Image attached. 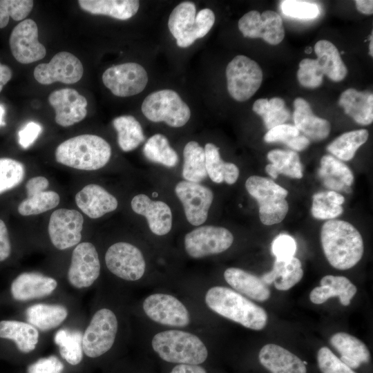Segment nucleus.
I'll use <instances>...</instances> for the list:
<instances>
[{"mask_svg":"<svg viewBox=\"0 0 373 373\" xmlns=\"http://www.w3.org/2000/svg\"><path fill=\"white\" fill-rule=\"evenodd\" d=\"M321 240L325 256L334 268L345 270L353 267L361 259L364 245L358 231L350 223L329 220L321 231Z\"/></svg>","mask_w":373,"mask_h":373,"instance_id":"nucleus-1","label":"nucleus"},{"mask_svg":"<svg viewBox=\"0 0 373 373\" xmlns=\"http://www.w3.org/2000/svg\"><path fill=\"white\" fill-rule=\"evenodd\" d=\"M204 300L214 312L247 328L261 330L267 325L266 311L230 288L213 287L207 291Z\"/></svg>","mask_w":373,"mask_h":373,"instance_id":"nucleus-2","label":"nucleus"},{"mask_svg":"<svg viewBox=\"0 0 373 373\" xmlns=\"http://www.w3.org/2000/svg\"><path fill=\"white\" fill-rule=\"evenodd\" d=\"M56 161L73 169L95 171L104 167L111 155L110 144L102 137L80 135L61 142L55 150Z\"/></svg>","mask_w":373,"mask_h":373,"instance_id":"nucleus-3","label":"nucleus"},{"mask_svg":"<svg viewBox=\"0 0 373 373\" xmlns=\"http://www.w3.org/2000/svg\"><path fill=\"white\" fill-rule=\"evenodd\" d=\"M151 345L161 359L172 363L200 365L208 356L207 348L198 336L178 329L157 333Z\"/></svg>","mask_w":373,"mask_h":373,"instance_id":"nucleus-4","label":"nucleus"},{"mask_svg":"<svg viewBox=\"0 0 373 373\" xmlns=\"http://www.w3.org/2000/svg\"><path fill=\"white\" fill-rule=\"evenodd\" d=\"M247 192L255 198L259 207V218L265 225L280 222L286 216L289 206L287 191L267 178L250 176L245 182Z\"/></svg>","mask_w":373,"mask_h":373,"instance_id":"nucleus-5","label":"nucleus"},{"mask_svg":"<svg viewBox=\"0 0 373 373\" xmlns=\"http://www.w3.org/2000/svg\"><path fill=\"white\" fill-rule=\"evenodd\" d=\"M142 112L150 121L164 122L171 127L185 125L191 117L188 105L174 90L164 89L149 94L142 104Z\"/></svg>","mask_w":373,"mask_h":373,"instance_id":"nucleus-6","label":"nucleus"},{"mask_svg":"<svg viewBox=\"0 0 373 373\" xmlns=\"http://www.w3.org/2000/svg\"><path fill=\"white\" fill-rule=\"evenodd\" d=\"M227 89L232 98L245 102L260 88L262 71L258 63L245 55L236 56L226 68Z\"/></svg>","mask_w":373,"mask_h":373,"instance_id":"nucleus-7","label":"nucleus"},{"mask_svg":"<svg viewBox=\"0 0 373 373\" xmlns=\"http://www.w3.org/2000/svg\"><path fill=\"white\" fill-rule=\"evenodd\" d=\"M118 329L115 313L102 308L93 315L82 336V349L88 357L97 358L113 345Z\"/></svg>","mask_w":373,"mask_h":373,"instance_id":"nucleus-8","label":"nucleus"},{"mask_svg":"<svg viewBox=\"0 0 373 373\" xmlns=\"http://www.w3.org/2000/svg\"><path fill=\"white\" fill-rule=\"evenodd\" d=\"M233 242V234L227 229L202 226L185 236L184 247L189 256L200 258L220 254L228 249Z\"/></svg>","mask_w":373,"mask_h":373,"instance_id":"nucleus-9","label":"nucleus"},{"mask_svg":"<svg viewBox=\"0 0 373 373\" xmlns=\"http://www.w3.org/2000/svg\"><path fill=\"white\" fill-rule=\"evenodd\" d=\"M102 82L117 97H130L141 93L148 83V75L140 64L133 62L113 66L102 75Z\"/></svg>","mask_w":373,"mask_h":373,"instance_id":"nucleus-10","label":"nucleus"},{"mask_svg":"<svg viewBox=\"0 0 373 373\" xmlns=\"http://www.w3.org/2000/svg\"><path fill=\"white\" fill-rule=\"evenodd\" d=\"M105 262L112 274L125 280H137L145 272L146 262L141 251L128 242H119L109 247Z\"/></svg>","mask_w":373,"mask_h":373,"instance_id":"nucleus-11","label":"nucleus"},{"mask_svg":"<svg viewBox=\"0 0 373 373\" xmlns=\"http://www.w3.org/2000/svg\"><path fill=\"white\" fill-rule=\"evenodd\" d=\"M142 307L150 319L160 325L184 327L191 321L189 312L185 305L170 294H151L144 300Z\"/></svg>","mask_w":373,"mask_h":373,"instance_id":"nucleus-12","label":"nucleus"},{"mask_svg":"<svg viewBox=\"0 0 373 373\" xmlns=\"http://www.w3.org/2000/svg\"><path fill=\"white\" fill-rule=\"evenodd\" d=\"M238 25L245 37L262 38L271 45L280 44L285 37L282 18L273 10L249 11L239 19Z\"/></svg>","mask_w":373,"mask_h":373,"instance_id":"nucleus-13","label":"nucleus"},{"mask_svg":"<svg viewBox=\"0 0 373 373\" xmlns=\"http://www.w3.org/2000/svg\"><path fill=\"white\" fill-rule=\"evenodd\" d=\"M84 67L80 60L70 52L55 54L48 64H40L34 70V77L41 84L49 85L56 82L72 84L81 79Z\"/></svg>","mask_w":373,"mask_h":373,"instance_id":"nucleus-14","label":"nucleus"},{"mask_svg":"<svg viewBox=\"0 0 373 373\" xmlns=\"http://www.w3.org/2000/svg\"><path fill=\"white\" fill-rule=\"evenodd\" d=\"M84 217L75 209H59L50 215L48 231L52 245L59 250L77 245L82 239Z\"/></svg>","mask_w":373,"mask_h":373,"instance_id":"nucleus-15","label":"nucleus"},{"mask_svg":"<svg viewBox=\"0 0 373 373\" xmlns=\"http://www.w3.org/2000/svg\"><path fill=\"white\" fill-rule=\"evenodd\" d=\"M100 274V262L95 247L90 242L79 243L74 249L68 271V280L75 288L88 287Z\"/></svg>","mask_w":373,"mask_h":373,"instance_id":"nucleus-16","label":"nucleus"},{"mask_svg":"<svg viewBox=\"0 0 373 373\" xmlns=\"http://www.w3.org/2000/svg\"><path fill=\"white\" fill-rule=\"evenodd\" d=\"M9 44L13 57L21 64H30L43 59L45 46L38 40V28L31 19H24L12 30Z\"/></svg>","mask_w":373,"mask_h":373,"instance_id":"nucleus-17","label":"nucleus"},{"mask_svg":"<svg viewBox=\"0 0 373 373\" xmlns=\"http://www.w3.org/2000/svg\"><path fill=\"white\" fill-rule=\"evenodd\" d=\"M175 192L183 205L188 222L195 226L203 224L213 199L211 190L199 183L185 180L176 184Z\"/></svg>","mask_w":373,"mask_h":373,"instance_id":"nucleus-18","label":"nucleus"},{"mask_svg":"<svg viewBox=\"0 0 373 373\" xmlns=\"http://www.w3.org/2000/svg\"><path fill=\"white\" fill-rule=\"evenodd\" d=\"M48 102L55 111L57 124L68 127L82 121L87 114V100L73 88H62L52 92Z\"/></svg>","mask_w":373,"mask_h":373,"instance_id":"nucleus-19","label":"nucleus"},{"mask_svg":"<svg viewBox=\"0 0 373 373\" xmlns=\"http://www.w3.org/2000/svg\"><path fill=\"white\" fill-rule=\"evenodd\" d=\"M133 211L144 216L151 231L155 235L168 233L172 227V213L170 207L164 202L153 201L144 194L133 197L131 202Z\"/></svg>","mask_w":373,"mask_h":373,"instance_id":"nucleus-20","label":"nucleus"},{"mask_svg":"<svg viewBox=\"0 0 373 373\" xmlns=\"http://www.w3.org/2000/svg\"><path fill=\"white\" fill-rule=\"evenodd\" d=\"M57 286L52 278L38 272H24L14 279L10 291L16 300L27 301L51 294Z\"/></svg>","mask_w":373,"mask_h":373,"instance_id":"nucleus-21","label":"nucleus"},{"mask_svg":"<svg viewBox=\"0 0 373 373\" xmlns=\"http://www.w3.org/2000/svg\"><path fill=\"white\" fill-rule=\"evenodd\" d=\"M75 200L80 210L93 219L115 211L118 205L115 196L95 184L85 186L75 195Z\"/></svg>","mask_w":373,"mask_h":373,"instance_id":"nucleus-22","label":"nucleus"},{"mask_svg":"<svg viewBox=\"0 0 373 373\" xmlns=\"http://www.w3.org/2000/svg\"><path fill=\"white\" fill-rule=\"evenodd\" d=\"M258 359L271 373H307L306 366L299 357L276 344L264 345Z\"/></svg>","mask_w":373,"mask_h":373,"instance_id":"nucleus-23","label":"nucleus"},{"mask_svg":"<svg viewBox=\"0 0 373 373\" xmlns=\"http://www.w3.org/2000/svg\"><path fill=\"white\" fill-rule=\"evenodd\" d=\"M195 15V6L190 1L180 3L170 14L168 27L179 47H189L196 40L193 35Z\"/></svg>","mask_w":373,"mask_h":373,"instance_id":"nucleus-24","label":"nucleus"},{"mask_svg":"<svg viewBox=\"0 0 373 373\" xmlns=\"http://www.w3.org/2000/svg\"><path fill=\"white\" fill-rule=\"evenodd\" d=\"M320 284L309 294L310 300L317 305L338 296L342 305L348 306L357 291L356 287L345 276L327 275L322 278Z\"/></svg>","mask_w":373,"mask_h":373,"instance_id":"nucleus-25","label":"nucleus"},{"mask_svg":"<svg viewBox=\"0 0 373 373\" xmlns=\"http://www.w3.org/2000/svg\"><path fill=\"white\" fill-rule=\"evenodd\" d=\"M294 126L305 137L314 141H320L329 135L331 130L329 122L316 116L306 100L301 97L296 98L294 102Z\"/></svg>","mask_w":373,"mask_h":373,"instance_id":"nucleus-26","label":"nucleus"},{"mask_svg":"<svg viewBox=\"0 0 373 373\" xmlns=\"http://www.w3.org/2000/svg\"><path fill=\"white\" fill-rule=\"evenodd\" d=\"M224 278L236 291L256 301L263 302L270 297V290L260 278L243 269L229 267L224 271Z\"/></svg>","mask_w":373,"mask_h":373,"instance_id":"nucleus-27","label":"nucleus"},{"mask_svg":"<svg viewBox=\"0 0 373 373\" xmlns=\"http://www.w3.org/2000/svg\"><path fill=\"white\" fill-rule=\"evenodd\" d=\"M338 105L359 124L368 125L373 121L372 93L348 88L340 95Z\"/></svg>","mask_w":373,"mask_h":373,"instance_id":"nucleus-28","label":"nucleus"},{"mask_svg":"<svg viewBox=\"0 0 373 373\" xmlns=\"http://www.w3.org/2000/svg\"><path fill=\"white\" fill-rule=\"evenodd\" d=\"M329 342L340 354V359L351 369H356L361 363H369L370 360L367 346L350 334L337 332L331 336Z\"/></svg>","mask_w":373,"mask_h":373,"instance_id":"nucleus-29","label":"nucleus"},{"mask_svg":"<svg viewBox=\"0 0 373 373\" xmlns=\"http://www.w3.org/2000/svg\"><path fill=\"white\" fill-rule=\"evenodd\" d=\"M318 175L325 187L330 191L350 190L354 176L350 168L330 155H325L321 160Z\"/></svg>","mask_w":373,"mask_h":373,"instance_id":"nucleus-30","label":"nucleus"},{"mask_svg":"<svg viewBox=\"0 0 373 373\" xmlns=\"http://www.w3.org/2000/svg\"><path fill=\"white\" fill-rule=\"evenodd\" d=\"M303 276L300 260L293 257L288 260H276L272 269L263 274L260 279L267 285L274 283L278 290L286 291L297 284Z\"/></svg>","mask_w":373,"mask_h":373,"instance_id":"nucleus-31","label":"nucleus"},{"mask_svg":"<svg viewBox=\"0 0 373 373\" xmlns=\"http://www.w3.org/2000/svg\"><path fill=\"white\" fill-rule=\"evenodd\" d=\"M80 8L92 15H107L119 20H126L138 11L137 0H79Z\"/></svg>","mask_w":373,"mask_h":373,"instance_id":"nucleus-32","label":"nucleus"},{"mask_svg":"<svg viewBox=\"0 0 373 373\" xmlns=\"http://www.w3.org/2000/svg\"><path fill=\"white\" fill-rule=\"evenodd\" d=\"M317 64L323 73L334 82L342 81L347 74V68L337 48L329 41L320 40L314 46Z\"/></svg>","mask_w":373,"mask_h":373,"instance_id":"nucleus-33","label":"nucleus"},{"mask_svg":"<svg viewBox=\"0 0 373 373\" xmlns=\"http://www.w3.org/2000/svg\"><path fill=\"white\" fill-rule=\"evenodd\" d=\"M0 338L12 340L23 353L33 351L39 341L36 327L28 323L17 321H0Z\"/></svg>","mask_w":373,"mask_h":373,"instance_id":"nucleus-34","label":"nucleus"},{"mask_svg":"<svg viewBox=\"0 0 373 373\" xmlns=\"http://www.w3.org/2000/svg\"><path fill=\"white\" fill-rule=\"evenodd\" d=\"M204 151L207 173L211 180L216 183L234 184L239 176L238 166L233 163L224 162L218 147L212 143L206 144Z\"/></svg>","mask_w":373,"mask_h":373,"instance_id":"nucleus-35","label":"nucleus"},{"mask_svg":"<svg viewBox=\"0 0 373 373\" xmlns=\"http://www.w3.org/2000/svg\"><path fill=\"white\" fill-rule=\"evenodd\" d=\"M67 316V309L60 305L39 303L29 307L26 311L28 323L44 332L58 327Z\"/></svg>","mask_w":373,"mask_h":373,"instance_id":"nucleus-36","label":"nucleus"},{"mask_svg":"<svg viewBox=\"0 0 373 373\" xmlns=\"http://www.w3.org/2000/svg\"><path fill=\"white\" fill-rule=\"evenodd\" d=\"M267 158L271 164L266 166L265 171L274 179L280 173L292 178L303 177L302 165L296 152L275 149L268 153Z\"/></svg>","mask_w":373,"mask_h":373,"instance_id":"nucleus-37","label":"nucleus"},{"mask_svg":"<svg viewBox=\"0 0 373 373\" xmlns=\"http://www.w3.org/2000/svg\"><path fill=\"white\" fill-rule=\"evenodd\" d=\"M113 125L117 133L119 146L125 152L134 150L145 140L141 124L132 115L115 117Z\"/></svg>","mask_w":373,"mask_h":373,"instance_id":"nucleus-38","label":"nucleus"},{"mask_svg":"<svg viewBox=\"0 0 373 373\" xmlns=\"http://www.w3.org/2000/svg\"><path fill=\"white\" fill-rule=\"evenodd\" d=\"M183 156L182 176L186 181L198 183L207 178L204 151L198 142H188Z\"/></svg>","mask_w":373,"mask_h":373,"instance_id":"nucleus-39","label":"nucleus"},{"mask_svg":"<svg viewBox=\"0 0 373 373\" xmlns=\"http://www.w3.org/2000/svg\"><path fill=\"white\" fill-rule=\"evenodd\" d=\"M253 111L262 117L265 126L268 130L283 124L290 117V112L285 106V101L280 97L260 98L253 104Z\"/></svg>","mask_w":373,"mask_h":373,"instance_id":"nucleus-40","label":"nucleus"},{"mask_svg":"<svg viewBox=\"0 0 373 373\" xmlns=\"http://www.w3.org/2000/svg\"><path fill=\"white\" fill-rule=\"evenodd\" d=\"M369 136L366 129H358L345 133L336 138L327 150L337 158L348 161L352 159L357 149L366 142Z\"/></svg>","mask_w":373,"mask_h":373,"instance_id":"nucleus-41","label":"nucleus"},{"mask_svg":"<svg viewBox=\"0 0 373 373\" xmlns=\"http://www.w3.org/2000/svg\"><path fill=\"white\" fill-rule=\"evenodd\" d=\"M83 334L78 330L61 329L56 332L54 341L61 357L72 365L79 364L83 358Z\"/></svg>","mask_w":373,"mask_h":373,"instance_id":"nucleus-42","label":"nucleus"},{"mask_svg":"<svg viewBox=\"0 0 373 373\" xmlns=\"http://www.w3.org/2000/svg\"><path fill=\"white\" fill-rule=\"evenodd\" d=\"M344 197L334 191L316 193L313 195L311 212L319 220H333L343 212Z\"/></svg>","mask_w":373,"mask_h":373,"instance_id":"nucleus-43","label":"nucleus"},{"mask_svg":"<svg viewBox=\"0 0 373 373\" xmlns=\"http://www.w3.org/2000/svg\"><path fill=\"white\" fill-rule=\"evenodd\" d=\"M144 156L151 162L167 167L177 165L179 158L177 153L170 146L167 138L162 134L151 136L143 147Z\"/></svg>","mask_w":373,"mask_h":373,"instance_id":"nucleus-44","label":"nucleus"},{"mask_svg":"<svg viewBox=\"0 0 373 373\" xmlns=\"http://www.w3.org/2000/svg\"><path fill=\"white\" fill-rule=\"evenodd\" d=\"M59 201L55 191H44L27 196L18 206V212L23 216L38 215L56 207Z\"/></svg>","mask_w":373,"mask_h":373,"instance_id":"nucleus-45","label":"nucleus"},{"mask_svg":"<svg viewBox=\"0 0 373 373\" xmlns=\"http://www.w3.org/2000/svg\"><path fill=\"white\" fill-rule=\"evenodd\" d=\"M23 163L8 157L0 158V194L19 185L24 179Z\"/></svg>","mask_w":373,"mask_h":373,"instance_id":"nucleus-46","label":"nucleus"},{"mask_svg":"<svg viewBox=\"0 0 373 373\" xmlns=\"http://www.w3.org/2000/svg\"><path fill=\"white\" fill-rule=\"evenodd\" d=\"M33 5L32 0H0V28L8 25L10 17L15 21L24 19Z\"/></svg>","mask_w":373,"mask_h":373,"instance_id":"nucleus-47","label":"nucleus"},{"mask_svg":"<svg viewBox=\"0 0 373 373\" xmlns=\"http://www.w3.org/2000/svg\"><path fill=\"white\" fill-rule=\"evenodd\" d=\"M264 140L267 143L283 142L296 151L301 145L302 135L295 126L283 124L269 130Z\"/></svg>","mask_w":373,"mask_h":373,"instance_id":"nucleus-48","label":"nucleus"},{"mask_svg":"<svg viewBox=\"0 0 373 373\" xmlns=\"http://www.w3.org/2000/svg\"><path fill=\"white\" fill-rule=\"evenodd\" d=\"M280 10L286 16L300 19H314L320 13L319 8L316 4L300 0L282 1Z\"/></svg>","mask_w":373,"mask_h":373,"instance_id":"nucleus-49","label":"nucleus"},{"mask_svg":"<svg viewBox=\"0 0 373 373\" xmlns=\"http://www.w3.org/2000/svg\"><path fill=\"white\" fill-rule=\"evenodd\" d=\"M323 75L316 59L307 58L300 61L297 78L303 86L309 88L318 87L322 84Z\"/></svg>","mask_w":373,"mask_h":373,"instance_id":"nucleus-50","label":"nucleus"},{"mask_svg":"<svg viewBox=\"0 0 373 373\" xmlns=\"http://www.w3.org/2000/svg\"><path fill=\"white\" fill-rule=\"evenodd\" d=\"M317 361L322 373H356L327 347L318 350Z\"/></svg>","mask_w":373,"mask_h":373,"instance_id":"nucleus-51","label":"nucleus"},{"mask_svg":"<svg viewBox=\"0 0 373 373\" xmlns=\"http://www.w3.org/2000/svg\"><path fill=\"white\" fill-rule=\"evenodd\" d=\"M296 251V242L288 234H279L271 243V252L276 260H288L294 257Z\"/></svg>","mask_w":373,"mask_h":373,"instance_id":"nucleus-52","label":"nucleus"},{"mask_svg":"<svg viewBox=\"0 0 373 373\" xmlns=\"http://www.w3.org/2000/svg\"><path fill=\"white\" fill-rule=\"evenodd\" d=\"M64 365L54 355L41 358L28 365L27 373H62Z\"/></svg>","mask_w":373,"mask_h":373,"instance_id":"nucleus-53","label":"nucleus"},{"mask_svg":"<svg viewBox=\"0 0 373 373\" xmlns=\"http://www.w3.org/2000/svg\"><path fill=\"white\" fill-rule=\"evenodd\" d=\"M215 22V15L209 8L200 10L195 15L193 26L195 39L204 37L211 30Z\"/></svg>","mask_w":373,"mask_h":373,"instance_id":"nucleus-54","label":"nucleus"},{"mask_svg":"<svg viewBox=\"0 0 373 373\" xmlns=\"http://www.w3.org/2000/svg\"><path fill=\"white\" fill-rule=\"evenodd\" d=\"M42 131L41 126L35 122H28L18 133L19 144L23 149H28L37 139Z\"/></svg>","mask_w":373,"mask_h":373,"instance_id":"nucleus-55","label":"nucleus"},{"mask_svg":"<svg viewBox=\"0 0 373 373\" xmlns=\"http://www.w3.org/2000/svg\"><path fill=\"white\" fill-rule=\"evenodd\" d=\"M11 252V245L8 229L4 222L0 219V262L7 259Z\"/></svg>","mask_w":373,"mask_h":373,"instance_id":"nucleus-56","label":"nucleus"},{"mask_svg":"<svg viewBox=\"0 0 373 373\" xmlns=\"http://www.w3.org/2000/svg\"><path fill=\"white\" fill-rule=\"evenodd\" d=\"M48 185V179L44 176H36L30 178L26 184L27 196L46 191Z\"/></svg>","mask_w":373,"mask_h":373,"instance_id":"nucleus-57","label":"nucleus"},{"mask_svg":"<svg viewBox=\"0 0 373 373\" xmlns=\"http://www.w3.org/2000/svg\"><path fill=\"white\" fill-rule=\"evenodd\" d=\"M170 373H207V371L199 365L178 364Z\"/></svg>","mask_w":373,"mask_h":373,"instance_id":"nucleus-58","label":"nucleus"},{"mask_svg":"<svg viewBox=\"0 0 373 373\" xmlns=\"http://www.w3.org/2000/svg\"><path fill=\"white\" fill-rule=\"evenodd\" d=\"M355 4L357 10L365 15H372L373 12V1L372 0H356Z\"/></svg>","mask_w":373,"mask_h":373,"instance_id":"nucleus-59","label":"nucleus"},{"mask_svg":"<svg viewBox=\"0 0 373 373\" xmlns=\"http://www.w3.org/2000/svg\"><path fill=\"white\" fill-rule=\"evenodd\" d=\"M12 75L11 69L8 66L0 63V92L2 90L3 86L11 79Z\"/></svg>","mask_w":373,"mask_h":373,"instance_id":"nucleus-60","label":"nucleus"},{"mask_svg":"<svg viewBox=\"0 0 373 373\" xmlns=\"http://www.w3.org/2000/svg\"><path fill=\"white\" fill-rule=\"evenodd\" d=\"M4 114H5L4 107L1 104H0V126L5 125V122H3Z\"/></svg>","mask_w":373,"mask_h":373,"instance_id":"nucleus-61","label":"nucleus"},{"mask_svg":"<svg viewBox=\"0 0 373 373\" xmlns=\"http://www.w3.org/2000/svg\"><path fill=\"white\" fill-rule=\"evenodd\" d=\"M373 36H372V33L371 35V37H370V47H369V49H370V52H369V54L370 55H371V57L373 56Z\"/></svg>","mask_w":373,"mask_h":373,"instance_id":"nucleus-62","label":"nucleus"},{"mask_svg":"<svg viewBox=\"0 0 373 373\" xmlns=\"http://www.w3.org/2000/svg\"><path fill=\"white\" fill-rule=\"evenodd\" d=\"M152 195H153V196H157V193H155V192H154V193H152Z\"/></svg>","mask_w":373,"mask_h":373,"instance_id":"nucleus-63","label":"nucleus"}]
</instances>
